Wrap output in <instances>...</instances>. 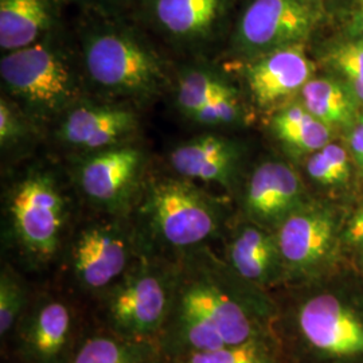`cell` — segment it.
<instances>
[{
	"label": "cell",
	"mask_w": 363,
	"mask_h": 363,
	"mask_svg": "<svg viewBox=\"0 0 363 363\" xmlns=\"http://www.w3.org/2000/svg\"><path fill=\"white\" fill-rule=\"evenodd\" d=\"M171 91L174 104L186 120L213 101L240 93L230 78L211 65L210 60H187L175 66Z\"/></svg>",
	"instance_id": "cell-19"
},
{
	"label": "cell",
	"mask_w": 363,
	"mask_h": 363,
	"mask_svg": "<svg viewBox=\"0 0 363 363\" xmlns=\"http://www.w3.org/2000/svg\"><path fill=\"white\" fill-rule=\"evenodd\" d=\"M38 125L11 99H0V148L13 152L25 148L39 135Z\"/></svg>",
	"instance_id": "cell-24"
},
{
	"label": "cell",
	"mask_w": 363,
	"mask_h": 363,
	"mask_svg": "<svg viewBox=\"0 0 363 363\" xmlns=\"http://www.w3.org/2000/svg\"><path fill=\"white\" fill-rule=\"evenodd\" d=\"M303 182L295 169L281 160H265L249 175L244 210L253 223L277 229L303 206Z\"/></svg>",
	"instance_id": "cell-15"
},
{
	"label": "cell",
	"mask_w": 363,
	"mask_h": 363,
	"mask_svg": "<svg viewBox=\"0 0 363 363\" xmlns=\"http://www.w3.org/2000/svg\"><path fill=\"white\" fill-rule=\"evenodd\" d=\"M306 45L286 46L247 60L240 67L252 101L259 109H273L300 93L313 74Z\"/></svg>",
	"instance_id": "cell-13"
},
{
	"label": "cell",
	"mask_w": 363,
	"mask_h": 363,
	"mask_svg": "<svg viewBox=\"0 0 363 363\" xmlns=\"http://www.w3.org/2000/svg\"><path fill=\"white\" fill-rule=\"evenodd\" d=\"M74 38L93 97L138 109L171 91L175 66L138 21L82 13Z\"/></svg>",
	"instance_id": "cell-1"
},
{
	"label": "cell",
	"mask_w": 363,
	"mask_h": 363,
	"mask_svg": "<svg viewBox=\"0 0 363 363\" xmlns=\"http://www.w3.org/2000/svg\"><path fill=\"white\" fill-rule=\"evenodd\" d=\"M135 211L140 249L172 252L177 259L208 247L225 220L220 198L175 174L147 177Z\"/></svg>",
	"instance_id": "cell-4"
},
{
	"label": "cell",
	"mask_w": 363,
	"mask_h": 363,
	"mask_svg": "<svg viewBox=\"0 0 363 363\" xmlns=\"http://www.w3.org/2000/svg\"><path fill=\"white\" fill-rule=\"evenodd\" d=\"M3 94L19 105L39 128L54 127L81 100L91 97L76 38L61 27L0 60Z\"/></svg>",
	"instance_id": "cell-3"
},
{
	"label": "cell",
	"mask_w": 363,
	"mask_h": 363,
	"mask_svg": "<svg viewBox=\"0 0 363 363\" xmlns=\"http://www.w3.org/2000/svg\"><path fill=\"white\" fill-rule=\"evenodd\" d=\"M66 0H0V49L27 48L64 27Z\"/></svg>",
	"instance_id": "cell-18"
},
{
	"label": "cell",
	"mask_w": 363,
	"mask_h": 363,
	"mask_svg": "<svg viewBox=\"0 0 363 363\" xmlns=\"http://www.w3.org/2000/svg\"><path fill=\"white\" fill-rule=\"evenodd\" d=\"M334 234V220L327 211L303 205L276 232L283 265L295 272L315 267L327 256Z\"/></svg>",
	"instance_id": "cell-17"
},
{
	"label": "cell",
	"mask_w": 363,
	"mask_h": 363,
	"mask_svg": "<svg viewBox=\"0 0 363 363\" xmlns=\"http://www.w3.org/2000/svg\"><path fill=\"white\" fill-rule=\"evenodd\" d=\"M26 289L9 267L0 274V335H9L26 313Z\"/></svg>",
	"instance_id": "cell-27"
},
{
	"label": "cell",
	"mask_w": 363,
	"mask_h": 363,
	"mask_svg": "<svg viewBox=\"0 0 363 363\" xmlns=\"http://www.w3.org/2000/svg\"><path fill=\"white\" fill-rule=\"evenodd\" d=\"M208 247L175 259V286L169 320L160 337L164 351L178 357L216 350L257 339L253 318Z\"/></svg>",
	"instance_id": "cell-2"
},
{
	"label": "cell",
	"mask_w": 363,
	"mask_h": 363,
	"mask_svg": "<svg viewBox=\"0 0 363 363\" xmlns=\"http://www.w3.org/2000/svg\"><path fill=\"white\" fill-rule=\"evenodd\" d=\"M77 6L81 13L100 15L105 18L135 19L142 0H66Z\"/></svg>",
	"instance_id": "cell-29"
},
{
	"label": "cell",
	"mask_w": 363,
	"mask_h": 363,
	"mask_svg": "<svg viewBox=\"0 0 363 363\" xmlns=\"http://www.w3.org/2000/svg\"><path fill=\"white\" fill-rule=\"evenodd\" d=\"M241 160V145L214 130L177 144L169 154L172 174L198 184H216L225 190H233Z\"/></svg>",
	"instance_id": "cell-14"
},
{
	"label": "cell",
	"mask_w": 363,
	"mask_h": 363,
	"mask_svg": "<svg viewBox=\"0 0 363 363\" xmlns=\"http://www.w3.org/2000/svg\"><path fill=\"white\" fill-rule=\"evenodd\" d=\"M322 1H325V0H319V3H322Z\"/></svg>",
	"instance_id": "cell-34"
},
{
	"label": "cell",
	"mask_w": 363,
	"mask_h": 363,
	"mask_svg": "<svg viewBox=\"0 0 363 363\" xmlns=\"http://www.w3.org/2000/svg\"><path fill=\"white\" fill-rule=\"evenodd\" d=\"M140 128L136 108L86 97L73 105L52 127L58 147L76 156L135 143Z\"/></svg>",
	"instance_id": "cell-11"
},
{
	"label": "cell",
	"mask_w": 363,
	"mask_h": 363,
	"mask_svg": "<svg viewBox=\"0 0 363 363\" xmlns=\"http://www.w3.org/2000/svg\"><path fill=\"white\" fill-rule=\"evenodd\" d=\"M240 0H142L136 21L186 60H208L229 40Z\"/></svg>",
	"instance_id": "cell-6"
},
{
	"label": "cell",
	"mask_w": 363,
	"mask_h": 363,
	"mask_svg": "<svg viewBox=\"0 0 363 363\" xmlns=\"http://www.w3.org/2000/svg\"><path fill=\"white\" fill-rule=\"evenodd\" d=\"M175 286V259L140 249L128 271L104 294L106 323L118 337L160 340L169 320Z\"/></svg>",
	"instance_id": "cell-5"
},
{
	"label": "cell",
	"mask_w": 363,
	"mask_h": 363,
	"mask_svg": "<svg viewBox=\"0 0 363 363\" xmlns=\"http://www.w3.org/2000/svg\"><path fill=\"white\" fill-rule=\"evenodd\" d=\"M283 264L276 235L257 223L241 226L226 245V264L247 283H264Z\"/></svg>",
	"instance_id": "cell-20"
},
{
	"label": "cell",
	"mask_w": 363,
	"mask_h": 363,
	"mask_svg": "<svg viewBox=\"0 0 363 363\" xmlns=\"http://www.w3.org/2000/svg\"><path fill=\"white\" fill-rule=\"evenodd\" d=\"M174 363H269L268 351L257 339L216 350L193 351L172 357Z\"/></svg>",
	"instance_id": "cell-26"
},
{
	"label": "cell",
	"mask_w": 363,
	"mask_h": 363,
	"mask_svg": "<svg viewBox=\"0 0 363 363\" xmlns=\"http://www.w3.org/2000/svg\"><path fill=\"white\" fill-rule=\"evenodd\" d=\"M319 0H249L241 9L226 49L247 61L286 46L306 45L320 19Z\"/></svg>",
	"instance_id": "cell-8"
},
{
	"label": "cell",
	"mask_w": 363,
	"mask_h": 363,
	"mask_svg": "<svg viewBox=\"0 0 363 363\" xmlns=\"http://www.w3.org/2000/svg\"><path fill=\"white\" fill-rule=\"evenodd\" d=\"M140 253L136 228L128 217L106 216L78 230L70 247V271L78 286L103 294L116 284Z\"/></svg>",
	"instance_id": "cell-10"
},
{
	"label": "cell",
	"mask_w": 363,
	"mask_h": 363,
	"mask_svg": "<svg viewBox=\"0 0 363 363\" xmlns=\"http://www.w3.org/2000/svg\"><path fill=\"white\" fill-rule=\"evenodd\" d=\"M306 169L312 181L323 186H337L349 181L350 162L346 150L335 143L325 144L308 157Z\"/></svg>",
	"instance_id": "cell-25"
},
{
	"label": "cell",
	"mask_w": 363,
	"mask_h": 363,
	"mask_svg": "<svg viewBox=\"0 0 363 363\" xmlns=\"http://www.w3.org/2000/svg\"><path fill=\"white\" fill-rule=\"evenodd\" d=\"M328 60L346 78L355 99L363 103V40L339 45Z\"/></svg>",
	"instance_id": "cell-28"
},
{
	"label": "cell",
	"mask_w": 363,
	"mask_h": 363,
	"mask_svg": "<svg viewBox=\"0 0 363 363\" xmlns=\"http://www.w3.org/2000/svg\"><path fill=\"white\" fill-rule=\"evenodd\" d=\"M147 363H166V362H163V361H162V359H159V358H157V355H156L155 358H152V359H151V361H150V362H147Z\"/></svg>",
	"instance_id": "cell-33"
},
{
	"label": "cell",
	"mask_w": 363,
	"mask_h": 363,
	"mask_svg": "<svg viewBox=\"0 0 363 363\" xmlns=\"http://www.w3.org/2000/svg\"><path fill=\"white\" fill-rule=\"evenodd\" d=\"M19 347L26 363H70L76 318L64 298L46 295L19 323Z\"/></svg>",
	"instance_id": "cell-12"
},
{
	"label": "cell",
	"mask_w": 363,
	"mask_h": 363,
	"mask_svg": "<svg viewBox=\"0 0 363 363\" xmlns=\"http://www.w3.org/2000/svg\"><path fill=\"white\" fill-rule=\"evenodd\" d=\"M156 355V343L113 335L88 337L74 351L70 363H147Z\"/></svg>",
	"instance_id": "cell-23"
},
{
	"label": "cell",
	"mask_w": 363,
	"mask_h": 363,
	"mask_svg": "<svg viewBox=\"0 0 363 363\" xmlns=\"http://www.w3.org/2000/svg\"><path fill=\"white\" fill-rule=\"evenodd\" d=\"M359 25H361L363 31V0L361 3V7H359Z\"/></svg>",
	"instance_id": "cell-32"
},
{
	"label": "cell",
	"mask_w": 363,
	"mask_h": 363,
	"mask_svg": "<svg viewBox=\"0 0 363 363\" xmlns=\"http://www.w3.org/2000/svg\"><path fill=\"white\" fill-rule=\"evenodd\" d=\"M7 217L16 245L27 259L43 264L57 255L69 217L55 174L45 167L25 171L7 191Z\"/></svg>",
	"instance_id": "cell-7"
},
{
	"label": "cell",
	"mask_w": 363,
	"mask_h": 363,
	"mask_svg": "<svg viewBox=\"0 0 363 363\" xmlns=\"http://www.w3.org/2000/svg\"><path fill=\"white\" fill-rule=\"evenodd\" d=\"M345 237L349 244H363V206L352 217Z\"/></svg>",
	"instance_id": "cell-31"
},
{
	"label": "cell",
	"mask_w": 363,
	"mask_h": 363,
	"mask_svg": "<svg viewBox=\"0 0 363 363\" xmlns=\"http://www.w3.org/2000/svg\"><path fill=\"white\" fill-rule=\"evenodd\" d=\"M147 155L135 143L77 156L73 178L84 199L105 216L128 217L142 193Z\"/></svg>",
	"instance_id": "cell-9"
},
{
	"label": "cell",
	"mask_w": 363,
	"mask_h": 363,
	"mask_svg": "<svg viewBox=\"0 0 363 363\" xmlns=\"http://www.w3.org/2000/svg\"><path fill=\"white\" fill-rule=\"evenodd\" d=\"M300 103L328 127L354 124L355 96L328 77L311 78L300 91Z\"/></svg>",
	"instance_id": "cell-22"
},
{
	"label": "cell",
	"mask_w": 363,
	"mask_h": 363,
	"mask_svg": "<svg viewBox=\"0 0 363 363\" xmlns=\"http://www.w3.org/2000/svg\"><path fill=\"white\" fill-rule=\"evenodd\" d=\"M351 152L358 169L363 171V116L354 123L350 136Z\"/></svg>",
	"instance_id": "cell-30"
},
{
	"label": "cell",
	"mask_w": 363,
	"mask_h": 363,
	"mask_svg": "<svg viewBox=\"0 0 363 363\" xmlns=\"http://www.w3.org/2000/svg\"><path fill=\"white\" fill-rule=\"evenodd\" d=\"M271 130L289 154L311 155L331 140V130L298 103L281 105L272 116Z\"/></svg>",
	"instance_id": "cell-21"
},
{
	"label": "cell",
	"mask_w": 363,
	"mask_h": 363,
	"mask_svg": "<svg viewBox=\"0 0 363 363\" xmlns=\"http://www.w3.org/2000/svg\"><path fill=\"white\" fill-rule=\"evenodd\" d=\"M298 330L316 350L335 357L363 354V323L333 295L307 300L298 315Z\"/></svg>",
	"instance_id": "cell-16"
}]
</instances>
